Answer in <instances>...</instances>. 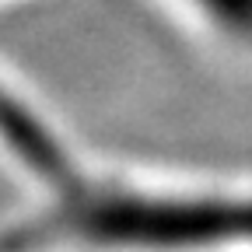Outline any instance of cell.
Here are the masks:
<instances>
[{
    "instance_id": "cell-1",
    "label": "cell",
    "mask_w": 252,
    "mask_h": 252,
    "mask_svg": "<svg viewBox=\"0 0 252 252\" xmlns=\"http://www.w3.org/2000/svg\"><path fill=\"white\" fill-rule=\"evenodd\" d=\"M235 242L252 245V200L151 196L77 182L63 189L46 214L11 231L0 245L7 252H35L49 245L200 252Z\"/></svg>"
},
{
    "instance_id": "cell-3",
    "label": "cell",
    "mask_w": 252,
    "mask_h": 252,
    "mask_svg": "<svg viewBox=\"0 0 252 252\" xmlns=\"http://www.w3.org/2000/svg\"><path fill=\"white\" fill-rule=\"evenodd\" d=\"M193 4H200L228 32H235L242 39H252V0H193Z\"/></svg>"
},
{
    "instance_id": "cell-2",
    "label": "cell",
    "mask_w": 252,
    "mask_h": 252,
    "mask_svg": "<svg viewBox=\"0 0 252 252\" xmlns=\"http://www.w3.org/2000/svg\"><path fill=\"white\" fill-rule=\"evenodd\" d=\"M0 140L11 147L14 158H21L39 179L56 186L60 193L81 182L67 161V154H63L60 140L4 88H0Z\"/></svg>"
}]
</instances>
